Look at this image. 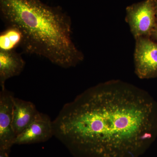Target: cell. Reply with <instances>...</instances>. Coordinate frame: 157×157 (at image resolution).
I'll return each mask as SVG.
<instances>
[{
    "label": "cell",
    "mask_w": 157,
    "mask_h": 157,
    "mask_svg": "<svg viewBox=\"0 0 157 157\" xmlns=\"http://www.w3.org/2000/svg\"><path fill=\"white\" fill-rule=\"evenodd\" d=\"M54 136L74 157H140L157 135V106L140 88L99 83L64 105Z\"/></svg>",
    "instance_id": "obj_1"
},
{
    "label": "cell",
    "mask_w": 157,
    "mask_h": 157,
    "mask_svg": "<svg viewBox=\"0 0 157 157\" xmlns=\"http://www.w3.org/2000/svg\"><path fill=\"white\" fill-rule=\"evenodd\" d=\"M0 13L6 26L21 32V48L27 53L66 69L83 61L73 41L71 18L61 8L41 0H0Z\"/></svg>",
    "instance_id": "obj_2"
},
{
    "label": "cell",
    "mask_w": 157,
    "mask_h": 157,
    "mask_svg": "<svg viewBox=\"0 0 157 157\" xmlns=\"http://www.w3.org/2000/svg\"><path fill=\"white\" fill-rule=\"evenodd\" d=\"M126 21L135 39L150 37L157 25L155 0H145L128 6Z\"/></svg>",
    "instance_id": "obj_3"
},
{
    "label": "cell",
    "mask_w": 157,
    "mask_h": 157,
    "mask_svg": "<svg viewBox=\"0 0 157 157\" xmlns=\"http://www.w3.org/2000/svg\"><path fill=\"white\" fill-rule=\"evenodd\" d=\"M135 74L140 79L157 77V43L150 37L135 39Z\"/></svg>",
    "instance_id": "obj_4"
},
{
    "label": "cell",
    "mask_w": 157,
    "mask_h": 157,
    "mask_svg": "<svg viewBox=\"0 0 157 157\" xmlns=\"http://www.w3.org/2000/svg\"><path fill=\"white\" fill-rule=\"evenodd\" d=\"M14 95L2 89L0 92V150L10 152L16 136L12 128Z\"/></svg>",
    "instance_id": "obj_5"
},
{
    "label": "cell",
    "mask_w": 157,
    "mask_h": 157,
    "mask_svg": "<svg viewBox=\"0 0 157 157\" xmlns=\"http://www.w3.org/2000/svg\"><path fill=\"white\" fill-rule=\"evenodd\" d=\"M54 136L53 121L39 112L35 120L16 137L14 144H29L47 141Z\"/></svg>",
    "instance_id": "obj_6"
},
{
    "label": "cell",
    "mask_w": 157,
    "mask_h": 157,
    "mask_svg": "<svg viewBox=\"0 0 157 157\" xmlns=\"http://www.w3.org/2000/svg\"><path fill=\"white\" fill-rule=\"evenodd\" d=\"M39 113L33 103L14 97L12 128L17 137L30 124Z\"/></svg>",
    "instance_id": "obj_7"
},
{
    "label": "cell",
    "mask_w": 157,
    "mask_h": 157,
    "mask_svg": "<svg viewBox=\"0 0 157 157\" xmlns=\"http://www.w3.org/2000/svg\"><path fill=\"white\" fill-rule=\"evenodd\" d=\"M25 62L16 50H0V85L5 88L9 78L19 76L24 69Z\"/></svg>",
    "instance_id": "obj_8"
},
{
    "label": "cell",
    "mask_w": 157,
    "mask_h": 157,
    "mask_svg": "<svg viewBox=\"0 0 157 157\" xmlns=\"http://www.w3.org/2000/svg\"><path fill=\"white\" fill-rule=\"evenodd\" d=\"M23 36L21 31L12 26H6V29L0 34V50H15L21 47Z\"/></svg>",
    "instance_id": "obj_9"
},
{
    "label": "cell",
    "mask_w": 157,
    "mask_h": 157,
    "mask_svg": "<svg viewBox=\"0 0 157 157\" xmlns=\"http://www.w3.org/2000/svg\"><path fill=\"white\" fill-rule=\"evenodd\" d=\"M9 152L0 150V157H9Z\"/></svg>",
    "instance_id": "obj_10"
},
{
    "label": "cell",
    "mask_w": 157,
    "mask_h": 157,
    "mask_svg": "<svg viewBox=\"0 0 157 157\" xmlns=\"http://www.w3.org/2000/svg\"><path fill=\"white\" fill-rule=\"evenodd\" d=\"M150 38H151V39H154L155 40L157 41V25Z\"/></svg>",
    "instance_id": "obj_11"
},
{
    "label": "cell",
    "mask_w": 157,
    "mask_h": 157,
    "mask_svg": "<svg viewBox=\"0 0 157 157\" xmlns=\"http://www.w3.org/2000/svg\"><path fill=\"white\" fill-rule=\"evenodd\" d=\"M155 10L156 18L157 23V0H155Z\"/></svg>",
    "instance_id": "obj_12"
}]
</instances>
